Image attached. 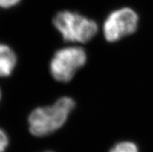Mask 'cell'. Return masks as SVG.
I'll return each mask as SVG.
<instances>
[{"mask_svg":"<svg viewBox=\"0 0 153 152\" xmlns=\"http://www.w3.org/2000/svg\"><path fill=\"white\" fill-rule=\"evenodd\" d=\"M74 107L73 99L64 96L58 99L51 106L35 109L28 118L30 133L37 137L53 133L64 125Z\"/></svg>","mask_w":153,"mask_h":152,"instance_id":"obj_1","label":"cell"},{"mask_svg":"<svg viewBox=\"0 0 153 152\" xmlns=\"http://www.w3.org/2000/svg\"><path fill=\"white\" fill-rule=\"evenodd\" d=\"M53 24L69 42L85 43L97 33L98 26L93 19L72 10L58 11L53 18Z\"/></svg>","mask_w":153,"mask_h":152,"instance_id":"obj_2","label":"cell"},{"mask_svg":"<svg viewBox=\"0 0 153 152\" xmlns=\"http://www.w3.org/2000/svg\"><path fill=\"white\" fill-rule=\"evenodd\" d=\"M86 62V54L79 47H68L54 54L50 63V71L55 80L68 82Z\"/></svg>","mask_w":153,"mask_h":152,"instance_id":"obj_3","label":"cell"},{"mask_svg":"<svg viewBox=\"0 0 153 152\" xmlns=\"http://www.w3.org/2000/svg\"><path fill=\"white\" fill-rule=\"evenodd\" d=\"M139 18L134 10L123 6L109 13L103 23V34L107 41L115 42L134 33Z\"/></svg>","mask_w":153,"mask_h":152,"instance_id":"obj_4","label":"cell"},{"mask_svg":"<svg viewBox=\"0 0 153 152\" xmlns=\"http://www.w3.org/2000/svg\"><path fill=\"white\" fill-rule=\"evenodd\" d=\"M17 64V56L10 46L0 42V78L10 77Z\"/></svg>","mask_w":153,"mask_h":152,"instance_id":"obj_5","label":"cell"},{"mask_svg":"<svg viewBox=\"0 0 153 152\" xmlns=\"http://www.w3.org/2000/svg\"><path fill=\"white\" fill-rule=\"evenodd\" d=\"M110 152H138V149L134 143L123 141L113 147Z\"/></svg>","mask_w":153,"mask_h":152,"instance_id":"obj_6","label":"cell"},{"mask_svg":"<svg viewBox=\"0 0 153 152\" xmlns=\"http://www.w3.org/2000/svg\"><path fill=\"white\" fill-rule=\"evenodd\" d=\"M9 145V137L7 133L0 127V152H5Z\"/></svg>","mask_w":153,"mask_h":152,"instance_id":"obj_7","label":"cell"},{"mask_svg":"<svg viewBox=\"0 0 153 152\" xmlns=\"http://www.w3.org/2000/svg\"><path fill=\"white\" fill-rule=\"evenodd\" d=\"M21 0H0V9L10 10L19 5Z\"/></svg>","mask_w":153,"mask_h":152,"instance_id":"obj_8","label":"cell"},{"mask_svg":"<svg viewBox=\"0 0 153 152\" xmlns=\"http://www.w3.org/2000/svg\"><path fill=\"white\" fill-rule=\"evenodd\" d=\"M2 90H1V88H0V102H1V100H2Z\"/></svg>","mask_w":153,"mask_h":152,"instance_id":"obj_9","label":"cell"}]
</instances>
